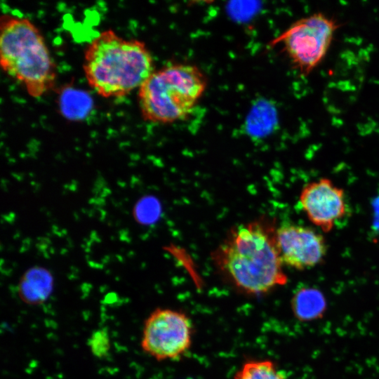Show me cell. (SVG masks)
<instances>
[{"label":"cell","instance_id":"6","mask_svg":"<svg viewBox=\"0 0 379 379\" xmlns=\"http://www.w3.org/2000/svg\"><path fill=\"white\" fill-rule=\"evenodd\" d=\"M193 335L192 321L186 313L157 307L144 321L140 346L146 354L158 361H175L190 352Z\"/></svg>","mask_w":379,"mask_h":379},{"label":"cell","instance_id":"2","mask_svg":"<svg viewBox=\"0 0 379 379\" xmlns=\"http://www.w3.org/2000/svg\"><path fill=\"white\" fill-rule=\"evenodd\" d=\"M83 69L88 85L100 96L121 98L138 88L154 71L145 44L112 29L100 32L86 46Z\"/></svg>","mask_w":379,"mask_h":379},{"label":"cell","instance_id":"5","mask_svg":"<svg viewBox=\"0 0 379 379\" xmlns=\"http://www.w3.org/2000/svg\"><path fill=\"white\" fill-rule=\"evenodd\" d=\"M338 28L332 18L316 13L293 22L273 41L282 44L293 67L307 76L325 58Z\"/></svg>","mask_w":379,"mask_h":379},{"label":"cell","instance_id":"7","mask_svg":"<svg viewBox=\"0 0 379 379\" xmlns=\"http://www.w3.org/2000/svg\"><path fill=\"white\" fill-rule=\"evenodd\" d=\"M276 243L283 263L297 270L320 264L327 252L324 237L300 225L286 224L277 228Z\"/></svg>","mask_w":379,"mask_h":379},{"label":"cell","instance_id":"1","mask_svg":"<svg viewBox=\"0 0 379 379\" xmlns=\"http://www.w3.org/2000/svg\"><path fill=\"white\" fill-rule=\"evenodd\" d=\"M276 230L274 221L262 216L232 228L212 253L216 268L242 293L262 295L287 284Z\"/></svg>","mask_w":379,"mask_h":379},{"label":"cell","instance_id":"12","mask_svg":"<svg viewBox=\"0 0 379 379\" xmlns=\"http://www.w3.org/2000/svg\"><path fill=\"white\" fill-rule=\"evenodd\" d=\"M91 352L97 358L102 359L107 356L111 348L110 337L105 328L94 331L88 341Z\"/></svg>","mask_w":379,"mask_h":379},{"label":"cell","instance_id":"8","mask_svg":"<svg viewBox=\"0 0 379 379\" xmlns=\"http://www.w3.org/2000/svg\"><path fill=\"white\" fill-rule=\"evenodd\" d=\"M299 201L309 220L326 233L334 228L347 211L345 191L326 178L306 184Z\"/></svg>","mask_w":379,"mask_h":379},{"label":"cell","instance_id":"9","mask_svg":"<svg viewBox=\"0 0 379 379\" xmlns=\"http://www.w3.org/2000/svg\"><path fill=\"white\" fill-rule=\"evenodd\" d=\"M53 287L54 279L50 270L34 266L21 277L18 285V294L27 305H40L51 297Z\"/></svg>","mask_w":379,"mask_h":379},{"label":"cell","instance_id":"4","mask_svg":"<svg viewBox=\"0 0 379 379\" xmlns=\"http://www.w3.org/2000/svg\"><path fill=\"white\" fill-rule=\"evenodd\" d=\"M206 85L204 73L191 64H173L154 70L138 89L142 118L156 124L185 119L197 105Z\"/></svg>","mask_w":379,"mask_h":379},{"label":"cell","instance_id":"3","mask_svg":"<svg viewBox=\"0 0 379 379\" xmlns=\"http://www.w3.org/2000/svg\"><path fill=\"white\" fill-rule=\"evenodd\" d=\"M0 63L32 98L53 89L57 67L44 38L28 18L5 13L0 20Z\"/></svg>","mask_w":379,"mask_h":379},{"label":"cell","instance_id":"10","mask_svg":"<svg viewBox=\"0 0 379 379\" xmlns=\"http://www.w3.org/2000/svg\"><path fill=\"white\" fill-rule=\"evenodd\" d=\"M326 305L323 293L314 287L307 286L298 289L291 300L293 314L300 321L314 320L321 317Z\"/></svg>","mask_w":379,"mask_h":379},{"label":"cell","instance_id":"11","mask_svg":"<svg viewBox=\"0 0 379 379\" xmlns=\"http://www.w3.org/2000/svg\"><path fill=\"white\" fill-rule=\"evenodd\" d=\"M233 379H285L270 359H249L242 364Z\"/></svg>","mask_w":379,"mask_h":379}]
</instances>
